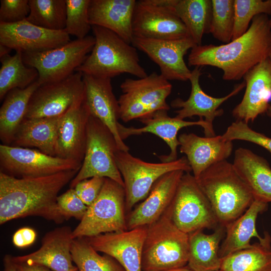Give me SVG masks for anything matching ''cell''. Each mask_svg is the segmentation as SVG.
Segmentation results:
<instances>
[{
    "label": "cell",
    "mask_w": 271,
    "mask_h": 271,
    "mask_svg": "<svg viewBox=\"0 0 271 271\" xmlns=\"http://www.w3.org/2000/svg\"><path fill=\"white\" fill-rule=\"evenodd\" d=\"M201 67H195L191 71L189 78L191 89L189 97L186 100L177 98L171 102L173 108H180L176 111V118L184 120L188 117L198 116L203 119L207 125L206 137L215 136L213 122L215 117L222 115L224 111L219 107L230 97L236 95L245 87L244 81L237 84L232 91L222 97H212L203 91L199 79L202 75Z\"/></svg>",
    "instance_id": "obj_19"
},
{
    "label": "cell",
    "mask_w": 271,
    "mask_h": 271,
    "mask_svg": "<svg viewBox=\"0 0 271 271\" xmlns=\"http://www.w3.org/2000/svg\"><path fill=\"white\" fill-rule=\"evenodd\" d=\"M183 22L196 45L209 33L212 15L211 0H159Z\"/></svg>",
    "instance_id": "obj_31"
},
{
    "label": "cell",
    "mask_w": 271,
    "mask_h": 271,
    "mask_svg": "<svg viewBox=\"0 0 271 271\" xmlns=\"http://www.w3.org/2000/svg\"><path fill=\"white\" fill-rule=\"evenodd\" d=\"M85 93L82 73L40 85L33 92L25 118L57 117L63 115Z\"/></svg>",
    "instance_id": "obj_13"
},
{
    "label": "cell",
    "mask_w": 271,
    "mask_h": 271,
    "mask_svg": "<svg viewBox=\"0 0 271 271\" xmlns=\"http://www.w3.org/2000/svg\"><path fill=\"white\" fill-rule=\"evenodd\" d=\"M132 27L136 37L162 40L190 37L181 20L159 0L137 1Z\"/></svg>",
    "instance_id": "obj_14"
},
{
    "label": "cell",
    "mask_w": 271,
    "mask_h": 271,
    "mask_svg": "<svg viewBox=\"0 0 271 271\" xmlns=\"http://www.w3.org/2000/svg\"><path fill=\"white\" fill-rule=\"evenodd\" d=\"M82 164L47 155L31 148L1 144V171L19 178H33L71 170H79Z\"/></svg>",
    "instance_id": "obj_12"
},
{
    "label": "cell",
    "mask_w": 271,
    "mask_h": 271,
    "mask_svg": "<svg viewBox=\"0 0 271 271\" xmlns=\"http://www.w3.org/2000/svg\"><path fill=\"white\" fill-rule=\"evenodd\" d=\"M184 173L183 170L171 171L155 182L148 196L126 217L127 230L149 225L165 212L173 201Z\"/></svg>",
    "instance_id": "obj_21"
},
{
    "label": "cell",
    "mask_w": 271,
    "mask_h": 271,
    "mask_svg": "<svg viewBox=\"0 0 271 271\" xmlns=\"http://www.w3.org/2000/svg\"><path fill=\"white\" fill-rule=\"evenodd\" d=\"M269 24L270 27H271V19H269Z\"/></svg>",
    "instance_id": "obj_51"
},
{
    "label": "cell",
    "mask_w": 271,
    "mask_h": 271,
    "mask_svg": "<svg viewBox=\"0 0 271 271\" xmlns=\"http://www.w3.org/2000/svg\"><path fill=\"white\" fill-rule=\"evenodd\" d=\"M232 165L254 200L271 202V168L264 158L248 149L239 148L235 151Z\"/></svg>",
    "instance_id": "obj_27"
},
{
    "label": "cell",
    "mask_w": 271,
    "mask_h": 271,
    "mask_svg": "<svg viewBox=\"0 0 271 271\" xmlns=\"http://www.w3.org/2000/svg\"><path fill=\"white\" fill-rule=\"evenodd\" d=\"M139 120L144 126L137 128L133 126L126 127L118 123V131L122 141L132 136L141 135L144 133L154 134L164 140L170 149L168 155L159 156L162 162H169L177 159V148L179 142L177 137L179 130L183 127L199 125L203 127L205 136L207 132V125L203 119L198 121H186L168 114V110H160Z\"/></svg>",
    "instance_id": "obj_22"
},
{
    "label": "cell",
    "mask_w": 271,
    "mask_h": 271,
    "mask_svg": "<svg viewBox=\"0 0 271 271\" xmlns=\"http://www.w3.org/2000/svg\"><path fill=\"white\" fill-rule=\"evenodd\" d=\"M118 101L120 119L128 122L141 119L157 111L169 110L166 99L172 85L160 74L153 72L144 78L125 79L120 85Z\"/></svg>",
    "instance_id": "obj_9"
},
{
    "label": "cell",
    "mask_w": 271,
    "mask_h": 271,
    "mask_svg": "<svg viewBox=\"0 0 271 271\" xmlns=\"http://www.w3.org/2000/svg\"><path fill=\"white\" fill-rule=\"evenodd\" d=\"M104 180V177L95 176L80 182L74 189L82 201L89 206L98 196Z\"/></svg>",
    "instance_id": "obj_43"
},
{
    "label": "cell",
    "mask_w": 271,
    "mask_h": 271,
    "mask_svg": "<svg viewBox=\"0 0 271 271\" xmlns=\"http://www.w3.org/2000/svg\"><path fill=\"white\" fill-rule=\"evenodd\" d=\"M136 3V0H90V24L107 29L131 44L134 37L132 23Z\"/></svg>",
    "instance_id": "obj_26"
},
{
    "label": "cell",
    "mask_w": 271,
    "mask_h": 271,
    "mask_svg": "<svg viewBox=\"0 0 271 271\" xmlns=\"http://www.w3.org/2000/svg\"><path fill=\"white\" fill-rule=\"evenodd\" d=\"M71 252L78 271H125L111 256L100 255L85 237L73 239Z\"/></svg>",
    "instance_id": "obj_35"
},
{
    "label": "cell",
    "mask_w": 271,
    "mask_h": 271,
    "mask_svg": "<svg viewBox=\"0 0 271 271\" xmlns=\"http://www.w3.org/2000/svg\"><path fill=\"white\" fill-rule=\"evenodd\" d=\"M119 150L110 129L98 118L90 116L86 128V144L81 167L70 183L74 188L80 182L95 176L110 179L124 188L115 160Z\"/></svg>",
    "instance_id": "obj_7"
},
{
    "label": "cell",
    "mask_w": 271,
    "mask_h": 271,
    "mask_svg": "<svg viewBox=\"0 0 271 271\" xmlns=\"http://www.w3.org/2000/svg\"><path fill=\"white\" fill-rule=\"evenodd\" d=\"M147 226L85 237L93 248L114 258L125 271H142Z\"/></svg>",
    "instance_id": "obj_18"
},
{
    "label": "cell",
    "mask_w": 271,
    "mask_h": 271,
    "mask_svg": "<svg viewBox=\"0 0 271 271\" xmlns=\"http://www.w3.org/2000/svg\"><path fill=\"white\" fill-rule=\"evenodd\" d=\"M114 157L123 180L125 209L129 212L148 196L154 184L163 175L175 170L191 171L185 156L172 162L153 163L134 157L128 152L118 150Z\"/></svg>",
    "instance_id": "obj_8"
},
{
    "label": "cell",
    "mask_w": 271,
    "mask_h": 271,
    "mask_svg": "<svg viewBox=\"0 0 271 271\" xmlns=\"http://www.w3.org/2000/svg\"><path fill=\"white\" fill-rule=\"evenodd\" d=\"M57 203L60 213L65 220L75 218L80 221L88 208L78 196L74 188H70L58 196Z\"/></svg>",
    "instance_id": "obj_41"
},
{
    "label": "cell",
    "mask_w": 271,
    "mask_h": 271,
    "mask_svg": "<svg viewBox=\"0 0 271 271\" xmlns=\"http://www.w3.org/2000/svg\"><path fill=\"white\" fill-rule=\"evenodd\" d=\"M12 50V49L10 48L5 45L0 44V58L10 55V53Z\"/></svg>",
    "instance_id": "obj_47"
},
{
    "label": "cell",
    "mask_w": 271,
    "mask_h": 271,
    "mask_svg": "<svg viewBox=\"0 0 271 271\" xmlns=\"http://www.w3.org/2000/svg\"><path fill=\"white\" fill-rule=\"evenodd\" d=\"M41 84L36 80L24 89L10 90L0 108V139L2 144L11 146L14 136L25 119L30 98Z\"/></svg>",
    "instance_id": "obj_32"
},
{
    "label": "cell",
    "mask_w": 271,
    "mask_h": 271,
    "mask_svg": "<svg viewBox=\"0 0 271 271\" xmlns=\"http://www.w3.org/2000/svg\"><path fill=\"white\" fill-rule=\"evenodd\" d=\"M70 41L64 30L46 29L26 19L15 23H0V44L16 51H43L61 47Z\"/></svg>",
    "instance_id": "obj_16"
},
{
    "label": "cell",
    "mask_w": 271,
    "mask_h": 271,
    "mask_svg": "<svg viewBox=\"0 0 271 271\" xmlns=\"http://www.w3.org/2000/svg\"><path fill=\"white\" fill-rule=\"evenodd\" d=\"M268 116L271 117V104H269L266 112Z\"/></svg>",
    "instance_id": "obj_50"
},
{
    "label": "cell",
    "mask_w": 271,
    "mask_h": 271,
    "mask_svg": "<svg viewBox=\"0 0 271 271\" xmlns=\"http://www.w3.org/2000/svg\"><path fill=\"white\" fill-rule=\"evenodd\" d=\"M218 271H221V270H218Z\"/></svg>",
    "instance_id": "obj_52"
},
{
    "label": "cell",
    "mask_w": 271,
    "mask_h": 271,
    "mask_svg": "<svg viewBox=\"0 0 271 271\" xmlns=\"http://www.w3.org/2000/svg\"><path fill=\"white\" fill-rule=\"evenodd\" d=\"M62 115L25 118L19 126L11 146L35 148L47 155L56 157L57 133Z\"/></svg>",
    "instance_id": "obj_29"
},
{
    "label": "cell",
    "mask_w": 271,
    "mask_h": 271,
    "mask_svg": "<svg viewBox=\"0 0 271 271\" xmlns=\"http://www.w3.org/2000/svg\"><path fill=\"white\" fill-rule=\"evenodd\" d=\"M268 16H255L247 31L238 38L220 45H196L188 58L189 66H211L223 71L224 80H238L268 58L271 27Z\"/></svg>",
    "instance_id": "obj_2"
},
{
    "label": "cell",
    "mask_w": 271,
    "mask_h": 271,
    "mask_svg": "<svg viewBox=\"0 0 271 271\" xmlns=\"http://www.w3.org/2000/svg\"><path fill=\"white\" fill-rule=\"evenodd\" d=\"M222 136L226 141L242 140L255 144L271 154V138L252 129L243 121L232 122Z\"/></svg>",
    "instance_id": "obj_40"
},
{
    "label": "cell",
    "mask_w": 271,
    "mask_h": 271,
    "mask_svg": "<svg viewBox=\"0 0 271 271\" xmlns=\"http://www.w3.org/2000/svg\"><path fill=\"white\" fill-rule=\"evenodd\" d=\"M267 203L254 200L248 209L226 227L224 238L220 244L219 255L222 258L236 251L251 246L250 241L256 237L259 242H264L270 237L267 232L261 237L256 229L258 215L267 209Z\"/></svg>",
    "instance_id": "obj_28"
},
{
    "label": "cell",
    "mask_w": 271,
    "mask_h": 271,
    "mask_svg": "<svg viewBox=\"0 0 271 271\" xmlns=\"http://www.w3.org/2000/svg\"><path fill=\"white\" fill-rule=\"evenodd\" d=\"M66 20L64 31L81 39L88 36L92 26L89 21L90 0H66Z\"/></svg>",
    "instance_id": "obj_39"
},
{
    "label": "cell",
    "mask_w": 271,
    "mask_h": 271,
    "mask_svg": "<svg viewBox=\"0 0 271 271\" xmlns=\"http://www.w3.org/2000/svg\"><path fill=\"white\" fill-rule=\"evenodd\" d=\"M4 271H17L14 262L11 259V255H6L4 258Z\"/></svg>",
    "instance_id": "obj_46"
},
{
    "label": "cell",
    "mask_w": 271,
    "mask_h": 271,
    "mask_svg": "<svg viewBox=\"0 0 271 271\" xmlns=\"http://www.w3.org/2000/svg\"><path fill=\"white\" fill-rule=\"evenodd\" d=\"M78 171L22 178L0 172V224L28 216L63 223L65 219L57 203L58 193Z\"/></svg>",
    "instance_id": "obj_1"
},
{
    "label": "cell",
    "mask_w": 271,
    "mask_h": 271,
    "mask_svg": "<svg viewBox=\"0 0 271 271\" xmlns=\"http://www.w3.org/2000/svg\"><path fill=\"white\" fill-rule=\"evenodd\" d=\"M0 3V23H17L29 15V0H1Z\"/></svg>",
    "instance_id": "obj_42"
},
{
    "label": "cell",
    "mask_w": 271,
    "mask_h": 271,
    "mask_svg": "<svg viewBox=\"0 0 271 271\" xmlns=\"http://www.w3.org/2000/svg\"><path fill=\"white\" fill-rule=\"evenodd\" d=\"M14 264L17 271H53L45 266L39 264H28L15 262Z\"/></svg>",
    "instance_id": "obj_45"
},
{
    "label": "cell",
    "mask_w": 271,
    "mask_h": 271,
    "mask_svg": "<svg viewBox=\"0 0 271 271\" xmlns=\"http://www.w3.org/2000/svg\"><path fill=\"white\" fill-rule=\"evenodd\" d=\"M83 80L86 100L91 114L110 129L119 149L128 152L129 147L121 140L118 134L119 106L118 99L113 92L111 79L83 74Z\"/></svg>",
    "instance_id": "obj_24"
},
{
    "label": "cell",
    "mask_w": 271,
    "mask_h": 271,
    "mask_svg": "<svg viewBox=\"0 0 271 271\" xmlns=\"http://www.w3.org/2000/svg\"><path fill=\"white\" fill-rule=\"evenodd\" d=\"M212 15L209 33L216 39L228 43L234 26V0H211Z\"/></svg>",
    "instance_id": "obj_37"
},
{
    "label": "cell",
    "mask_w": 271,
    "mask_h": 271,
    "mask_svg": "<svg viewBox=\"0 0 271 271\" xmlns=\"http://www.w3.org/2000/svg\"><path fill=\"white\" fill-rule=\"evenodd\" d=\"M225 232V228L219 225L211 234H206L202 230L188 234L187 266L193 271L220 270L222 258L219 256V251Z\"/></svg>",
    "instance_id": "obj_30"
},
{
    "label": "cell",
    "mask_w": 271,
    "mask_h": 271,
    "mask_svg": "<svg viewBox=\"0 0 271 271\" xmlns=\"http://www.w3.org/2000/svg\"><path fill=\"white\" fill-rule=\"evenodd\" d=\"M180 151L184 154L197 179L212 165L226 160L233 150L232 142L222 136L201 137L193 133H182L178 137Z\"/></svg>",
    "instance_id": "obj_25"
},
{
    "label": "cell",
    "mask_w": 271,
    "mask_h": 271,
    "mask_svg": "<svg viewBox=\"0 0 271 271\" xmlns=\"http://www.w3.org/2000/svg\"><path fill=\"white\" fill-rule=\"evenodd\" d=\"M92 30L95 43L75 71L97 77L112 78L127 73L137 78L148 75L140 64L137 49L113 32L97 26Z\"/></svg>",
    "instance_id": "obj_4"
},
{
    "label": "cell",
    "mask_w": 271,
    "mask_h": 271,
    "mask_svg": "<svg viewBox=\"0 0 271 271\" xmlns=\"http://www.w3.org/2000/svg\"><path fill=\"white\" fill-rule=\"evenodd\" d=\"M169 209L175 225L187 234L215 229L220 225L209 200L190 172L183 176Z\"/></svg>",
    "instance_id": "obj_11"
},
{
    "label": "cell",
    "mask_w": 271,
    "mask_h": 271,
    "mask_svg": "<svg viewBox=\"0 0 271 271\" xmlns=\"http://www.w3.org/2000/svg\"><path fill=\"white\" fill-rule=\"evenodd\" d=\"M196 180L219 225L225 228L243 214L254 201L250 190L227 160L212 165Z\"/></svg>",
    "instance_id": "obj_3"
},
{
    "label": "cell",
    "mask_w": 271,
    "mask_h": 271,
    "mask_svg": "<svg viewBox=\"0 0 271 271\" xmlns=\"http://www.w3.org/2000/svg\"><path fill=\"white\" fill-rule=\"evenodd\" d=\"M268 58L271 62V33H270V44H269V48L268 54Z\"/></svg>",
    "instance_id": "obj_49"
},
{
    "label": "cell",
    "mask_w": 271,
    "mask_h": 271,
    "mask_svg": "<svg viewBox=\"0 0 271 271\" xmlns=\"http://www.w3.org/2000/svg\"><path fill=\"white\" fill-rule=\"evenodd\" d=\"M245 91L232 113L236 120L247 123L266 112L271 98V62L267 58L243 76Z\"/></svg>",
    "instance_id": "obj_23"
},
{
    "label": "cell",
    "mask_w": 271,
    "mask_h": 271,
    "mask_svg": "<svg viewBox=\"0 0 271 271\" xmlns=\"http://www.w3.org/2000/svg\"><path fill=\"white\" fill-rule=\"evenodd\" d=\"M124 187L105 178L101 191L72 231L73 239L128 230Z\"/></svg>",
    "instance_id": "obj_6"
},
{
    "label": "cell",
    "mask_w": 271,
    "mask_h": 271,
    "mask_svg": "<svg viewBox=\"0 0 271 271\" xmlns=\"http://www.w3.org/2000/svg\"><path fill=\"white\" fill-rule=\"evenodd\" d=\"M36 236V232L34 229L28 227H22L14 234L13 243L17 247H27L34 242Z\"/></svg>",
    "instance_id": "obj_44"
},
{
    "label": "cell",
    "mask_w": 271,
    "mask_h": 271,
    "mask_svg": "<svg viewBox=\"0 0 271 271\" xmlns=\"http://www.w3.org/2000/svg\"><path fill=\"white\" fill-rule=\"evenodd\" d=\"M72 231L68 226L56 228L45 234L39 249L24 255H11L12 260L44 265L53 271H78L71 252Z\"/></svg>",
    "instance_id": "obj_20"
},
{
    "label": "cell",
    "mask_w": 271,
    "mask_h": 271,
    "mask_svg": "<svg viewBox=\"0 0 271 271\" xmlns=\"http://www.w3.org/2000/svg\"><path fill=\"white\" fill-rule=\"evenodd\" d=\"M91 114L84 93L61 116L56 140V157L82 163L86 144L87 124Z\"/></svg>",
    "instance_id": "obj_17"
},
{
    "label": "cell",
    "mask_w": 271,
    "mask_h": 271,
    "mask_svg": "<svg viewBox=\"0 0 271 271\" xmlns=\"http://www.w3.org/2000/svg\"><path fill=\"white\" fill-rule=\"evenodd\" d=\"M30 13L26 20L39 27L64 30L66 20V0H29Z\"/></svg>",
    "instance_id": "obj_36"
},
{
    "label": "cell",
    "mask_w": 271,
    "mask_h": 271,
    "mask_svg": "<svg viewBox=\"0 0 271 271\" xmlns=\"http://www.w3.org/2000/svg\"><path fill=\"white\" fill-rule=\"evenodd\" d=\"M93 36L71 40L61 47L43 51L22 53L26 65L35 68L42 85L63 80L74 73L91 52Z\"/></svg>",
    "instance_id": "obj_10"
},
{
    "label": "cell",
    "mask_w": 271,
    "mask_h": 271,
    "mask_svg": "<svg viewBox=\"0 0 271 271\" xmlns=\"http://www.w3.org/2000/svg\"><path fill=\"white\" fill-rule=\"evenodd\" d=\"M131 45L155 63L160 74L167 80H189L192 71L186 64L184 56L196 46L191 38L162 40L134 37Z\"/></svg>",
    "instance_id": "obj_15"
},
{
    "label": "cell",
    "mask_w": 271,
    "mask_h": 271,
    "mask_svg": "<svg viewBox=\"0 0 271 271\" xmlns=\"http://www.w3.org/2000/svg\"><path fill=\"white\" fill-rule=\"evenodd\" d=\"M234 26L232 40L247 31L250 22L255 16L260 14L271 15V0H234Z\"/></svg>",
    "instance_id": "obj_38"
},
{
    "label": "cell",
    "mask_w": 271,
    "mask_h": 271,
    "mask_svg": "<svg viewBox=\"0 0 271 271\" xmlns=\"http://www.w3.org/2000/svg\"><path fill=\"white\" fill-rule=\"evenodd\" d=\"M188 255V234L175 225L169 207L157 220L147 226L142 271H164L185 266Z\"/></svg>",
    "instance_id": "obj_5"
},
{
    "label": "cell",
    "mask_w": 271,
    "mask_h": 271,
    "mask_svg": "<svg viewBox=\"0 0 271 271\" xmlns=\"http://www.w3.org/2000/svg\"><path fill=\"white\" fill-rule=\"evenodd\" d=\"M0 60L1 101L10 90L26 88L37 80L38 71L25 64L22 52L16 51L14 55H7Z\"/></svg>",
    "instance_id": "obj_34"
},
{
    "label": "cell",
    "mask_w": 271,
    "mask_h": 271,
    "mask_svg": "<svg viewBox=\"0 0 271 271\" xmlns=\"http://www.w3.org/2000/svg\"><path fill=\"white\" fill-rule=\"evenodd\" d=\"M164 271H193L190 268H189L187 265L181 267L171 269L168 270H166Z\"/></svg>",
    "instance_id": "obj_48"
},
{
    "label": "cell",
    "mask_w": 271,
    "mask_h": 271,
    "mask_svg": "<svg viewBox=\"0 0 271 271\" xmlns=\"http://www.w3.org/2000/svg\"><path fill=\"white\" fill-rule=\"evenodd\" d=\"M271 237L222 258L221 271H271Z\"/></svg>",
    "instance_id": "obj_33"
}]
</instances>
